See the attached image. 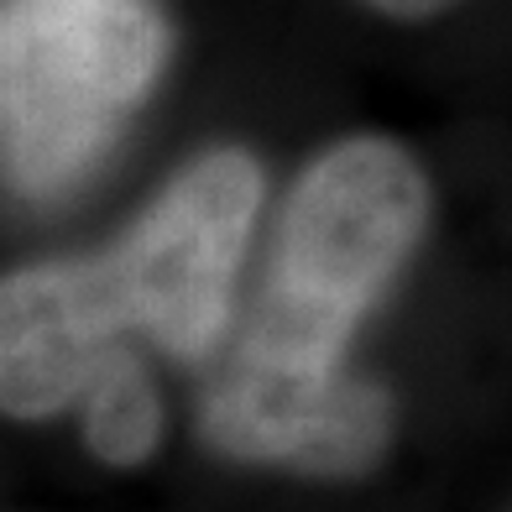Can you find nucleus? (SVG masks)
Returning <instances> with one entry per match:
<instances>
[{"label":"nucleus","mask_w":512,"mask_h":512,"mask_svg":"<svg viewBox=\"0 0 512 512\" xmlns=\"http://www.w3.org/2000/svg\"><path fill=\"white\" fill-rule=\"evenodd\" d=\"M256 199V162L215 152L183 173L110 256L16 272L0 314L6 408L42 418L84 398L89 382L126 356V330L152 335L173 356H204L230 309Z\"/></svg>","instance_id":"obj_2"},{"label":"nucleus","mask_w":512,"mask_h":512,"mask_svg":"<svg viewBox=\"0 0 512 512\" xmlns=\"http://www.w3.org/2000/svg\"><path fill=\"white\" fill-rule=\"evenodd\" d=\"M377 6H387V11H403V16H424V11L450 6V0H377Z\"/></svg>","instance_id":"obj_5"},{"label":"nucleus","mask_w":512,"mask_h":512,"mask_svg":"<svg viewBox=\"0 0 512 512\" xmlns=\"http://www.w3.org/2000/svg\"><path fill=\"white\" fill-rule=\"evenodd\" d=\"M84 424H89V445L105 460L131 465L157 445V403L147 392V377L131 356L110 361L84 392Z\"/></svg>","instance_id":"obj_4"},{"label":"nucleus","mask_w":512,"mask_h":512,"mask_svg":"<svg viewBox=\"0 0 512 512\" xmlns=\"http://www.w3.org/2000/svg\"><path fill=\"white\" fill-rule=\"evenodd\" d=\"M162 63V27L142 0H11L0 27L6 168L32 199L95 168Z\"/></svg>","instance_id":"obj_3"},{"label":"nucleus","mask_w":512,"mask_h":512,"mask_svg":"<svg viewBox=\"0 0 512 512\" xmlns=\"http://www.w3.org/2000/svg\"><path fill=\"white\" fill-rule=\"evenodd\" d=\"M424 215V173L392 142L361 136L314 162L288 199L236 366L204 403L209 445L314 476L371 465L387 445V398L345 377L340 351L413 251Z\"/></svg>","instance_id":"obj_1"}]
</instances>
